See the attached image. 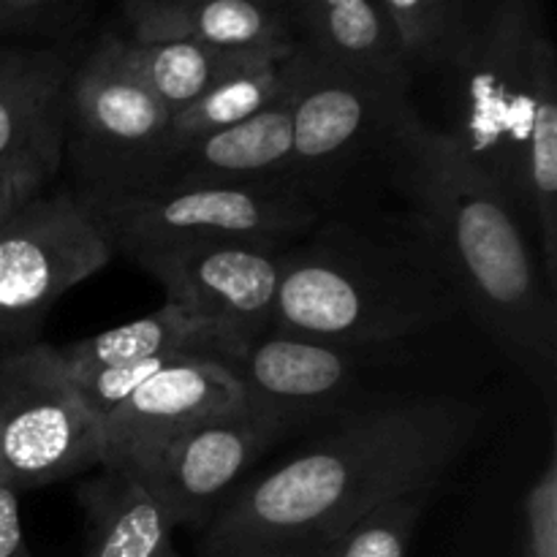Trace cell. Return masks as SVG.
<instances>
[{"label": "cell", "mask_w": 557, "mask_h": 557, "mask_svg": "<svg viewBox=\"0 0 557 557\" xmlns=\"http://www.w3.org/2000/svg\"><path fill=\"white\" fill-rule=\"evenodd\" d=\"M553 41L536 0H498L473 27L460 131L462 150L522 207V161L533 112V74L544 44Z\"/></svg>", "instance_id": "ba28073f"}, {"label": "cell", "mask_w": 557, "mask_h": 557, "mask_svg": "<svg viewBox=\"0 0 557 557\" xmlns=\"http://www.w3.org/2000/svg\"><path fill=\"white\" fill-rule=\"evenodd\" d=\"M292 163V114L286 96L253 117L177 147L161 188L286 183Z\"/></svg>", "instance_id": "9a60e30c"}, {"label": "cell", "mask_w": 557, "mask_h": 557, "mask_svg": "<svg viewBox=\"0 0 557 557\" xmlns=\"http://www.w3.org/2000/svg\"><path fill=\"white\" fill-rule=\"evenodd\" d=\"M406 82L343 69L302 44L286 63L292 163L286 183L319 205L370 150H386L392 128L411 109Z\"/></svg>", "instance_id": "52a82bcc"}, {"label": "cell", "mask_w": 557, "mask_h": 557, "mask_svg": "<svg viewBox=\"0 0 557 557\" xmlns=\"http://www.w3.org/2000/svg\"><path fill=\"white\" fill-rule=\"evenodd\" d=\"M294 49V47H292ZM117 52L131 74L172 114L183 112L221 76L264 52H232L196 41H134L117 36ZM283 52V49H277Z\"/></svg>", "instance_id": "44dd1931"}, {"label": "cell", "mask_w": 557, "mask_h": 557, "mask_svg": "<svg viewBox=\"0 0 557 557\" xmlns=\"http://www.w3.org/2000/svg\"><path fill=\"white\" fill-rule=\"evenodd\" d=\"M283 250L239 239H207L134 253L166 292V302L210 330L215 354L237 364L275 326Z\"/></svg>", "instance_id": "30bf717a"}, {"label": "cell", "mask_w": 557, "mask_h": 557, "mask_svg": "<svg viewBox=\"0 0 557 557\" xmlns=\"http://www.w3.org/2000/svg\"><path fill=\"white\" fill-rule=\"evenodd\" d=\"M134 41H196L232 52H277L297 47L286 16L256 0H123Z\"/></svg>", "instance_id": "2e32d148"}, {"label": "cell", "mask_w": 557, "mask_h": 557, "mask_svg": "<svg viewBox=\"0 0 557 557\" xmlns=\"http://www.w3.org/2000/svg\"><path fill=\"white\" fill-rule=\"evenodd\" d=\"M5 9H9V0H0V27H5Z\"/></svg>", "instance_id": "4dcf8cb0"}, {"label": "cell", "mask_w": 557, "mask_h": 557, "mask_svg": "<svg viewBox=\"0 0 557 557\" xmlns=\"http://www.w3.org/2000/svg\"><path fill=\"white\" fill-rule=\"evenodd\" d=\"M103 462V422L52 343L0 351V482L16 493Z\"/></svg>", "instance_id": "8992f818"}, {"label": "cell", "mask_w": 557, "mask_h": 557, "mask_svg": "<svg viewBox=\"0 0 557 557\" xmlns=\"http://www.w3.org/2000/svg\"><path fill=\"white\" fill-rule=\"evenodd\" d=\"M428 498H400L319 542L315 557H408Z\"/></svg>", "instance_id": "cb8c5ba5"}, {"label": "cell", "mask_w": 557, "mask_h": 557, "mask_svg": "<svg viewBox=\"0 0 557 557\" xmlns=\"http://www.w3.org/2000/svg\"><path fill=\"white\" fill-rule=\"evenodd\" d=\"M283 435L288 430L277 419L245 406L180 435L134 473L150 484L174 525L205 531Z\"/></svg>", "instance_id": "7c38bea8"}, {"label": "cell", "mask_w": 557, "mask_h": 557, "mask_svg": "<svg viewBox=\"0 0 557 557\" xmlns=\"http://www.w3.org/2000/svg\"><path fill=\"white\" fill-rule=\"evenodd\" d=\"M549 451L547 462L528 487L522 498L525 517V544L522 557H557V446L555 422H549Z\"/></svg>", "instance_id": "d4e9b609"}, {"label": "cell", "mask_w": 557, "mask_h": 557, "mask_svg": "<svg viewBox=\"0 0 557 557\" xmlns=\"http://www.w3.org/2000/svg\"><path fill=\"white\" fill-rule=\"evenodd\" d=\"M85 515L82 557H180L169 511L139 473L101 466L76 487Z\"/></svg>", "instance_id": "e0dca14e"}, {"label": "cell", "mask_w": 557, "mask_h": 557, "mask_svg": "<svg viewBox=\"0 0 557 557\" xmlns=\"http://www.w3.org/2000/svg\"><path fill=\"white\" fill-rule=\"evenodd\" d=\"M79 199L112 256L125 259L150 248L207 239L288 248L319 226V205L288 183L199 185Z\"/></svg>", "instance_id": "5b68a950"}, {"label": "cell", "mask_w": 557, "mask_h": 557, "mask_svg": "<svg viewBox=\"0 0 557 557\" xmlns=\"http://www.w3.org/2000/svg\"><path fill=\"white\" fill-rule=\"evenodd\" d=\"M319 542H256L201 549V557H315Z\"/></svg>", "instance_id": "83f0119b"}, {"label": "cell", "mask_w": 557, "mask_h": 557, "mask_svg": "<svg viewBox=\"0 0 557 557\" xmlns=\"http://www.w3.org/2000/svg\"><path fill=\"white\" fill-rule=\"evenodd\" d=\"M49 3H60V0H9V9H5V25L22 20V16L33 14V11L44 9Z\"/></svg>", "instance_id": "f1b7e54d"}, {"label": "cell", "mask_w": 557, "mask_h": 557, "mask_svg": "<svg viewBox=\"0 0 557 557\" xmlns=\"http://www.w3.org/2000/svg\"><path fill=\"white\" fill-rule=\"evenodd\" d=\"M482 424L462 397L386 400L351 413L319 438L232 493L205 528L201 549L256 542H324L400 498H430Z\"/></svg>", "instance_id": "7a4b0ae2"}, {"label": "cell", "mask_w": 557, "mask_h": 557, "mask_svg": "<svg viewBox=\"0 0 557 557\" xmlns=\"http://www.w3.org/2000/svg\"><path fill=\"white\" fill-rule=\"evenodd\" d=\"M234 370L248 406L292 433L297 424L324 417L357 395L364 357L359 348L272 330Z\"/></svg>", "instance_id": "4fadbf2b"}, {"label": "cell", "mask_w": 557, "mask_h": 557, "mask_svg": "<svg viewBox=\"0 0 557 557\" xmlns=\"http://www.w3.org/2000/svg\"><path fill=\"white\" fill-rule=\"evenodd\" d=\"M112 261L71 188L41 190L0 226V351L38 341L49 310Z\"/></svg>", "instance_id": "9c48e42d"}, {"label": "cell", "mask_w": 557, "mask_h": 557, "mask_svg": "<svg viewBox=\"0 0 557 557\" xmlns=\"http://www.w3.org/2000/svg\"><path fill=\"white\" fill-rule=\"evenodd\" d=\"M172 152V112L136 79L107 33L74 65L63 103V161L74 194H147L161 188Z\"/></svg>", "instance_id": "277c9868"}, {"label": "cell", "mask_w": 557, "mask_h": 557, "mask_svg": "<svg viewBox=\"0 0 557 557\" xmlns=\"http://www.w3.org/2000/svg\"><path fill=\"white\" fill-rule=\"evenodd\" d=\"M245 406L232 362L215 354H183L103 417L101 466L139 471L180 435Z\"/></svg>", "instance_id": "8fae6325"}, {"label": "cell", "mask_w": 557, "mask_h": 557, "mask_svg": "<svg viewBox=\"0 0 557 557\" xmlns=\"http://www.w3.org/2000/svg\"><path fill=\"white\" fill-rule=\"evenodd\" d=\"M292 52L294 49L256 54L221 76L183 112L172 114V152L212 131L243 123L281 101L286 96V63Z\"/></svg>", "instance_id": "7402d4cb"}, {"label": "cell", "mask_w": 557, "mask_h": 557, "mask_svg": "<svg viewBox=\"0 0 557 557\" xmlns=\"http://www.w3.org/2000/svg\"><path fill=\"white\" fill-rule=\"evenodd\" d=\"M386 158L413 207L417 239L433 253L460 310L557 411V292L522 232L511 196L413 107L392 128Z\"/></svg>", "instance_id": "6da1fadb"}, {"label": "cell", "mask_w": 557, "mask_h": 557, "mask_svg": "<svg viewBox=\"0 0 557 557\" xmlns=\"http://www.w3.org/2000/svg\"><path fill=\"white\" fill-rule=\"evenodd\" d=\"M522 210L539 234V261L557 292V52L544 44L533 74V112L522 161Z\"/></svg>", "instance_id": "ffe728a7"}, {"label": "cell", "mask_w": 557, "mask_h": 557, "mask_svg": "<svg viewBox=\"0 0 557 557\" xmlns=\"http://www.w3.org/2000/svg\"><path fill=\"white\" fill-rule=\"evenodd\" d=\"M256 3H261L264 5V9H270V11H275V14H281V16H292V5H294V0H256ZM288 25H292V20H288Z\"/></svg>", "instance_id": "f546056e"}, {"label": "cell", "mask_w": 557, "mask_h": 557, "mask_svg": "<svg viewBox=\"0 0 557 557\" xmlns=\"http://www.w3.org/2000/svg\"><path fill=\"white\" fill-rule=\"evenodd\" d=\"M0 557H33L20 517V493L0 482Z\"/></svg>", "instance_id": "4316f807"}, {"label": "cell", "mask_w": 557, "mask_h": 557, "mask_svg": "<svg viewBox=\"0 0 557 557\" xmlns=\"http://www.w3.org/2000/svg\"><path fill=\"white\" fill-rule=\"evenodd\" d=\"M408 69L460 71L473 38L466 0H379Z\"/></svg>", "instance_id": "603a6c76"}, {"label": "cell", "mask_w": 557, "mask_h": 557, "mask_svg": "<svg viewBox=\"0 0 557 557\" xmlns=\"http://www.w3.org/2000/svg\"><path fill=\"white\" fill-rule=\"evenodd\" d=\"M460 313L422 243H384L348 223L313 226L283 250L275 326L346 348H375Z\"/></svg>", "instance_id": "3957f363"}, {"label": "cell", "mask_w": 557, "mask_h": 557, "mask_svg": "<svg viewBox=\"0 0 557 557\" xmlns=\"http://www.w3.org/2000/svg\"><path fill=\"white\" fill-rule=\"evenodd\" d=\"M58 163L41 161V158H14L0 161V226L36 194L49 188L58 177Z\"/></svg>", "instance_id": "484cf974"}, {"label": "cell", "mask_w": 557, "mask_h": 557, "mask_svg": "<svg viewBox=\"0 0 557 557\" xmlns=\"http://www.w3.org/2000/svg\"><path fill=\"white\" fill-rule=\"evenodd\" d=\"M297 44L343 69L411 85V69L379 0H294Z\"/></svg>", "instance_id": "ac0fdd59"}, {"label": "cell", "mask_w": 557, "mask_h": 557, "mask_svg": "<svg viewBox=\"0 0 557 557\" xmlns=\"http://www.w3.org/2000/svg\"><path fill=\"white\" fill-rule=\"evenodd\" d=\"M74 71L58 47H0V161L63 166V103Z\"/></svg>", "instance_id": "5bb4252c"}, {"label": "cell", "mask_w": 557, "mask_h": 557, "mask_svg": "<svg viewBox=\"0 0 557 557\" xmlns=\"http://www.w3.org/2000/svg\"><path fill=\"white\" fill-rule=\"evenodd\" d=\"M58 351L71 379H85L98 370L123 368L141 359L172 357V354H215V343L201 321L177 305L163 302L150 315L60 346Z\"/></svg>", "instance_id": "d6986e66"}]
</instances>
